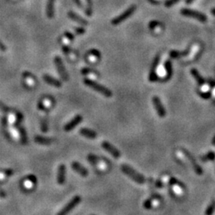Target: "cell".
<instances>
[{"mask_svg":"<svg viewBox=\"0 0 215 215\" xmlns=\"http://www.w3.org/2000/svg\"><path fill=\"white\" fill-rule=\"evenodd\" d=\"M41 130L42 132H48V125H47V120L46 119H42L41 120Z\"/></svg>","mask_w":215,"mask_h":215,"instance_id":"d4e9b609","label":"cell"},{"mask_svg":"<svg viewBox=\"0 0 215 215\" xmlns=\"http://www.w3.org/2000/svg\"><path fill=\"white\" fill-rule=\"evenodd\" d=\"M74 1L76 2V3L77 4V6H79V7H82L81 2L80 0H74Z\"/></svg>","mask_w":215,"mask_h":215,"instance_id":"b9f144b4","label":"cell"},{"mask_svg":"<svg viewBox=\"0 0 215 215\" xmlns=\"http://www.w3.org/2000/svg\"><path fill=\"white\" fill-rule=\"evenodd\" d=\"M165 70H166V73H167L165 80L168 81L169 79L171 77V76H172V73H173L172 64H171V61L170 60H167V61L165 62Z\"/></svg>","mask_w":215,"mask_h":215,"instance_id":"ffe728a7","label":"cell"},{"mask_svg":"<svg viewBox=\"0 0 215 215\" xmlns=\"http://www.w3.org/2000/svg\"><path fill=\"white\" fill-rule=\"evenodd\" d=\"M213 144H215V137L213 138Z\"/></svg>","mask_w":215,"mask_h":215,"instance_id":"bcb514c9","label":"cell"},{"mask_svg":"<svg viewBox=\"0 0 215 215\" xmlns=\"http://www.w3.org/2000/svg\"><path fill=\"white\" fill-rule=\"evenodd\" d=\"M0 110H2V112H8L10 109H8L5 105H3L2 102L0 101Z\"/></svg>","mask_w":215,"mask_h":215,"instance_id":"836d02e7","label":"cell"},{"mask_svg":"<svg viewBox=\"0 0 215 215\" xmlns=\"http://www.w3.org/2000/svg\"><path fill=\"white\" fill-rule=\"evenodd\" d=\"M96 73V71H94L93 70H91V69H89V68H85V69H83V70H81V73L84 75H86V74H89V73Z\"/></svg>","mask_w":215,"mask_h":215,"instance_id":"1f68e13d","label":"cell"},{"mask_svg":"<svg viewBox=\"0 0 215 215\" xmlns=\"http://www.w3.org/2000/svg\"><path fill=\"white\" fill-rule=\"evenodd\" d=\"M121 171L125 173L127 176H128L130 178H132L134 182H135L138 184H144L146 183V178L142 174L136 171L135 169L130 167L127 164H122L120 167Z\"/></svg>","mask_w":215,"mask_h":215,"instance_id":"6da1fadb","label":"cell"},{"mask_svg":"<svg viewBox=\"0 0 215 215\" xmlns=\"http://www.w3.org/2000/svg\"><path fill=\"white\" fill-rule=\"evenodd\" d=\"M81 198L80 196H75L74 198H72L71 200H70V201L69 202V203H68L58 213H57V215H67L68 213H70L71 210H73V209L81 203Z\"/></svg>","mask_w":215,"mask_h":215,"instance_id":"277c9868","label":"cell"},{"mask_svg":"<svg viewBox=\"0 0 215 215\" xmlns=\"http://www.w3.org/2000/svg\"><path fill=\"white\" fill-rule=\"evenodd\" d=\"M181 14H183V16L194 18V19L198 20L202 22H205L207 21V17H206V14H204L202 12H199V11H194V10L183 8V9L181 10Z\"/></svg>","mask_w":215,"mask_h":215,"instance_id":"3957f363","label":"cell"},{"mask_svg":"<svg viewBox=\"0 0 215 215\" xmlns=\"http://www.w3.org/2000/svg\"><path fill=\"white\" fill-rule=\"evenodd\" d=\"M199 95H200V96H201L202 98H203V99L205 100L210 99L212 96L210 92H206V93H205V92H201V93H199Z\"/></svg>","mask_w":215,"mask_h":215,"instance_id":"f546056e","label":"cell"},{"mask_svg":"<svg viewBox=\"0 0 215 215\" xmlns=\"http://www.w3.org/2000/svg\"><path fill=\"white\" fill-rule=\"evenodd\" d=\"M83 120V117H82L81 115H77V116H75L73 120L70 121L69 123H67L64 127V130L66 132H70L73 129H74L77 125L80 124L81 122Z\"/></svg>","mask_w":215,"mask_h":215,"instance_id":"9c48e42d","label":"cell"},{"mask_svg":"<svg viewBox=\"0 0 215 215\" xmlns=\"http://www.w3.org/2000/svg\"><path fill=\"white\" fill-rule=\"evenodd\" d=\"M144 207L146 210H150L152 207V201L151 199H147L144 203Z\"/></svg>","mask_w":215,"mask_h":215,"instance_id":"83f0119b","label":"cell"},{"mask_svg":"<svg viewBox=\"0 0 215 215\" xmlns=\"http://www.w3.org/2000/svg\"><path fill=\"white\" fill-rule=\"evenodd\" d=\"M28 182H30V183H34V184H35L36 182H37V178H36V177L34 175H32V174H30V176L28 177Z\"/></svg>","mask_w":215,"mask_h":215,"instance_id":"e575fe53","label":"cell"},{"mask_svg":"<svg viewBox=\"0 0 215 215\" xmlns=\"http://www.w3.org/2000/svg\"><path fill=\"white\" fill-rule=\"evenodd\" d=\"M159 56L157 55L155 57L154 61H153L152 66H151V70H150V74H149V81L151 82H154L155 81H157V74H156V70H157V66L159 64Z\"/></svg>","mask_w":215,"mask_h":215,"instance_id":"7c38bea8","label":"cell"},{"mask_svg":"<svg viewBox=\"0 0 215 215\" xmlns=\"http://www.w3.org/2000/svg\"><path fill=\"white\" fill-rule=\"evenodd\" d=\"M54 63H55V66L57 67V71H58L61 77L62 78V80L67 81L69 80V75H68L66 68L64 67V65H63L61 58L60 57H55V58H54Z\"/></svg>","mask_w":215,"mask_h":215,"instance_id":"52a82bcc","label":"cell"},{"mask_svg":"<svg viewBox=\"0 0 215 215\" xmlns=\"http://www.w3.org/2000/svg\"><path fill=\"white\" fill-rule=\"evenodd\" d=\"M92 215H94V214H92Z\"/></svg>","mask_w":215,"mask_h":215,"instance_id":"7dc6e473","label":"cell"},{"mask_svg":"<svg viewBox=\"0 0 215 215\" xmlns=\"http://www.w3.org/2000/svg\"><path fill=\"white\" fill-rule=\"evenodd\" d=\"M68 16H69V18H70V19L76 22L77 23L81 24V25H83V26L89 25V22H88L87 20L82 18L80 15H78V14H76V13L73 12V11H70V12L68 13Z\"/></svg>","mask_w":215,"mask_h":215,"instance_id":"5bb4252c","label":"cell"},{"mask_svg":"<svg viewBox=\"0 0 215 215\" xmlns=\"http://www.w3.org/2000/svg\"><path fill=\"white\" fill-rule=\"evenodd\" d=\"M43 80L46 82L47 84L50 85V86H53L56 88H60L61 86V82L60 81L57 80L54 77H52V76H49V75H44L43 76Z\"/></svg>","mask_w":215,"mask_h":215,"instance_id":"e0dca14e","label":"cell"},{"mask_svg":"<svg viewBox=\"0 0 215 215\" xmlns=\"http://www.w3.org/2000/svg\"><path fill=\"white\" fill-rule=\"evenodd\" d=\"M88 160H89L90 163H92V164H97L98 158L96 155H91L90 154V155H88Z\"/></svg>","mask_w":215,"mask_h":215,"instance_id":"f1b7e54d","label":"cell"},{"mask_svg":"<svg viewBox=\"0 0 215 215\" xmlns=\"http://www.w3.org/2000/svg\"><path fill=\"white\" fill-rule=\"evenodd\" d=\"M19 133H20V137H21V142L22 144H27V132L24 128H19Z\"/></svg>","mask_w":215,"mask_h":215,"instance_id":"7402d4cb","label":"cell"},{"mask_svg":"<svg viewBox=\"0 0 215 215\" xmlns=\"http://www.w3.org/2000/svg\"><path fill=\"white\" fill-rule=\"evenodd\" d=\"M152 102L153 105H154V107H155V110H156L157 113H158L159 116V117H164V116H166V110L159 98L156 96H153Z\"/></svg>","mask_w":215,"mask_h":215,"instance_id":"ba28073f","label":"cell"},{"mask_svg":"<svg viewBox=\"0 0 215 215\" xmlns=\"http://www.w3.org/2000/svg\"><path fill=\"white\" fill-rule=\"evenodd\" d=\"M156 186L158 187H163V183H161L160 181H157L156 182Z\"/></svg>","mask_w":215,"mask_h":215,"instance_id":"7bdbcfd3","label":"cell"},{"mask_svg":"<svg viewBox=\"0 0 215 215\" xmlns=\"http://www.w3.org/2000/svg\"><path fill=\"white\" fill-rule=\"evenodd\" d=\"M202 159H203V161H206V160H214L215 159V153L213 152V151H210V152H209L208 154L206 155V156L203 157V158H202Z\"/></svg>","mask_w":215,"mask_h":215,"instance_id":"484cf974","label":"cell"},{"mask_svg":"<svg viewBox=\"0 0 215 215\" xmlns=\"http://www.w3.org/2000/svg\"><path fill=\"white\" fill-rule=\"evenodd\" d=\"M75 31L77 34H82L84 33H86V30L84 28H76L75 29Z\"/></svg>","mask_w":215,"mask_h":215,"instance_id":"8d00e7d4","label":"cell"},{"mask_svg":"<svg viewBox=\"0 0 215 215\" xmlns=\"http://www.w3.org/2000/svg\"><path fill=\"white\" fill-rule=\"evenodd\" d=\"M62 50H63V52H64L66 54H68V53H70V48H69L66 45H64V46H63Z\"/></svg>","mask_w":215,"mask_h":215,"instance_id":"ab89813d","label":"cell"},{"mask_svg":"<svg viewBox=\"0 0 215 215\" xmlns=\"http://www.w3.org/2000/svg\"><path fill=\"white\" fill-rule=\"evenodd\" d=\"M65 35H66V37H67L68 38H69V39L71 40V41H73V40L74 39V37H73V35L71 34V33L66 32V33H65Z\"/></svg>","mask_w":215,"mask_h":215,"instance_id":"74e56055","label":"cell"},{"mask_svg":"<svg viewBox=\"0 0 215 215\" xmlns=\"http://www.w3.org/2000/svg\"><path fill=\"white\" fill-rule=\"evenodd\" d=\"M179 0H167L165 2V7H171V6L174 5L175 3L178 2Z\"/></svg>","mask_w":215,"mask_h":215,"instance_id":"4dcf8cb0","label":"cell"},{"mask_svg":"<svg viewBox=\"0 0 215 215\" xmlns=\"http://www.w3.org/2000/svg\"><path fill=\"white\" fill-rule=\"evenodd\" d=\"M169 182H170V183H171V185H178V187H180L181 188H183V189L185 188V187H184V185H183V183H182L181 182L178 181V180L176 179L175 178H171Z\"/></svg>","mask_w":215,"mask_h":215,"instance_id":"cb8c5ba5","label":"cell"},{"mask_svg":"<svg viewBox=\"0 0 215 215\" xmlns=\"http://www.w3.org/2000/svg\"><path fill=\"white\" fill-rule=\"evenodd\" d=\"M194 0H186V3L187 4H190L192 2H194Z\"/></svg>","mask_w":215,"mask_h":215,"instance_id":"ee69618b","label":"cell"},{"mask_svg":"<svg viewBox=\"0 0 215 215\" xmlns=\"http://www.w3.org/2000/svg\"><path fill=\"white\" fill-rule=\"evenodd\" d=\"M183 152H184V154H185L187 156V158L190 159V161L191 162L192 165H193V167H194V171H195V172L197 173L198 174H203V169H202V167H200V166L198 165V164H197V163H196L195 159H194V158H193V156H192L191 155H190V153L188 152V151H185V150H183Z\"/></svg>","mask_w":215,"mask_h":215,"instance_id":"9a60e30c","label":"cell"},{"mask_svg":"<svg viewBox=\"0 0 215 215\" xmlns=\"http://www.w3.org/2000/svg\"><path fill=\"white\" fill-rule=\"evenodd\" d=\"M101 147L103 148L104 150H105L107 152L109 153L113 158L119 159L121 156V154L119 150L116 148H115L112 144H111L108 141H103L101 143Z\"/></svg>","mask_w":215,"mask_h":215,"instance_id":"8992f818","label":"cell"},{"mask_svg":"<svg viewBox=\"0 0 215 215\" xmlns=\"http://www.w3.org/2000/svg\"><path fill=\"white\" fill-rule=\"evenodd\" d=\"M214 210H215V200L213 199V201L211 202V203H210V204L208 206V207L206 208V212H205V214L213 215Z\"/></svg>","mask_w":215,"mask_h":215,"instance_id":"603a6c76","label":"cell"},{"mask_svg":"<svg viewBox=\"0 0 215 215\" xmlns=\"http://www.w3.org/2000/svg\"><path fill=\"white\" fill-rule=\"evenodd\" d=\"M84 83L86 84V86H89V88L93 89V90L96 91L99 93L102 94L103 96H106V97H111L112 96V92L110 89H107L105 86L100 85L97 82L94 81L93 80H90V79L86 78L84 79Z\"/></svg>","mask_w":215,"mask_h":215,"instance_id":"7a4b0ae2","label":"cell"},{"mask_svg":"<svg viewBox=\"0 0 215 215\" xmlns=\"http://www.w3.org/2000/svg\"><path fill=\"white\" fill-rule=\"evenodd\" d=\"M190 73H191V75L194 76V79H195L196 81H197V83L198 84L199 86H203L204 85L205 79L203 78V76L199 73V72L196 69H192L190 70Z\"/></svg>","mask_w":215,"mask_h":215,"instance_id":"d6986e66","label":"cell"},{"mask_svg":"<svg viewBox=\"0 0 215 215\" xmlns=\"http://www.w3.org/2000/svg\"><path fill=\"white\" fill-rule=\"evenodd\" d=\"M80 134L81 135H83L84 137H86L87 139H95L97 137V134L96 132H94L93 130L89 129V128H81L80 131H79Z\"/></svg>","mask_w":215,"mask_h":215,"instance_id":"4fadbf2b","label":"cell"},{"mask_svg":"<svg viewBox=\"0 0 215 215\" xmlns=\"http://www.w3.org/2000/svg\"><path fill=\"white\" fill-rule=\"evenodd\" d=\"M87 1V9H86V14L88 16H91L92 14V0H86Z\"/></svg>","mask_w":215,"mask_h":215,"instance_id":"4316f807","label":"cell"},{"mask_svg":"<svg viewBox=\"0 0 215 215\" xmlns=\"http://www.w3.org/2000/svg\"><path fill=\"white\" fill-rule=\"evenodd\" d=\"M160 23L159 22L157 21H151V22L149 23V28L150 29H155V27H158V26H159Z\"/></svg>","mask_w":215,"mask_h":215,"instance_id":"d6a6232c","label":"cell"},{"mask_svg":"<svg viewBox=\"0 0 215 215\" xmlns=\"http://www.w3.org/2000/svg\"><path fill=\"white\" fill-rule=\"evenodd\" d=\"M89 53H90L92 55L95 56V57H100V52L98 51L97 50H92L89 51Z\"/></svg>","mask_w":215,"mask_h":215,"instance_id":"d590c367","label":"cell"},{"mask_svg":"<svg viewBox=\"0 0 215 215\" xmlns=\"http://www.w3.org/2000/svg\"><path fill=\"white\" fill-rule=\"evenodd\" d=\"M66 178V167L64 164H61L57 169V181L59 185H63Z\"/></svg>","mask_w":215,"mask_h":215,"instance_id":"8fae6325","label":"cell"},{"mask_svg":"<svg viewBox=\"0 0 215 215\" xmlns=\"http://www.w3.org/2000/svg\"><path fill=\"white\" fill-rule=\"evenodd\" d=\"M190 52V50H185V51H178V50H172L170 52V57L171 58H178V57L187 56Z\"/></svg>","mask_w":215,"mask_h":215,"instance_id":"44dd1931","label":"cell"},{"mask_svg":"<svg viewBox=\"0 0 215 215\" xmlns=\"http://www.w3.org/2000/svg\"><path fill=\"white\" fill-rule=\"evenodd\" d=\"M34 141H35L37 144H40V145L48 146L52 144L53 139H51V138H48V137L42 136V135H36V136L34 137Z\"/></svg>","mask_w":215,"mask_h":215,"instance_id":"2e32d148","label":"cell"},{"mask_svg":"<svg viewBox=\"0 0 215 215\" xmlns=\"http://www.w3.org/2000/svg\"><path fill=\"white\" fill-rule=\"evenodd\" d=\"M14 174V171H13V170H11V169H8V170H7V171H5V176H11L12 175V174Z\"/></svg>","mask_w":215,"mask_h":215,"instance_id":"f35d334b","label":"cell"},{"mask_svg":"<svg viewBox=\"0 0 215 215\" xmlns=\"http://www.w3.org/2000/svg\"><path fill=\"white\" fill-rule=\"evenodd\" d=\"M71 167L73 168V171H76L77 174H79L82 177H87L89 175V171H88L87 169L84 166H82L80 163L74 161V162L72 163Z\"/></svg>","mask_w":215,"mask_h":215,"instance_id":"30bf717a","label":"cell"},{"mask_svg":"<svg viewBox=\"0 0 215 215\" xmlns=\"http://www.w3.org/2000/svg\"><path fill=\"white\" fill-rule=\"evenodd\" d=\"M135 9H136V6H135V5H132L130 7H128V9H127L125 12L122 13L121 14H120L119 16H117L116 18H114V19H112V24L114 26H116V25L120 24L121 22H123L125 21V20H126L127 18H129V17L131 16L134 12H135Z\"/></svg>","mask_w":215,"mask_h":215,"instance_id":"5b68a950","label":"cell"},{"mask_svg":"<svg viewBox=\"0 0 215 215\" xmlns=\"http://www.w3.org/2000/svg\"><path fill=\"white\" fill-rule=\"evenodd\" d=\"M37 108H38V109H40V110H45V109H46V107H45L44 104H43L42 101H40L39 103H38V106H37Z\"/></svg>","mask_w":215,"mask_h":215,"instance_id":"60d3db41","label":"cell"},{"mask_svg":"<svg viewBox=\"0 0 215 215\" xmlns=\"http://www.w3.org/2000/svg\"><path fill=\"white\" fill-rule=\"evenodd\" d=\"M211 14L215 16V8H213V9L211 10Z\"/></svg>","mask_w":215,"mask_h":215,"instance_id":"f6af8a7d","label":"cell"},{"mask_svg":"<svg viewBox=\"0 0 215 215\" xmlns=\"http://www.w3.org/2000/svg\"><path fill=\"white\" fill-rule=\"evenodd\" d=\"M54 2L55 0H48L46 5V14L49 18H53L54 15Z\"/></svg>","mask_w":215,"mask_h":215,"instance_id":"ac0fdd59","label":"cell"}]
</instances>
